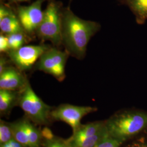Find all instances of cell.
Listing matches in <instances>:
<instances>
[{"label": "cell", "instance_id": "16", "mask_svg": "<svg viewBox=\"0 0 147 147\" xmlns=\"http://www.w3.org/2000/svg\"><path fill=\"white\" fill-rule=\"evenodd\" d=\"M9 51H14L24 46L26 42L25 32H18L8 35Z\"/></svg>", "mask_w": 147, "mask_h": 147}, {"label": "cell", "instance_id": "13", "mask_svg": "<svg viewBox=\"0 0 147 147\" xmlns=\"http://www.w3.org/2000/svg\"><path fill=\"white\" fill-rule=\"evenodd\" d=\"M20 94L17 90L0 89V111L1 112H8L18 102Z\"/></svg>", "mask_w": 147, "mask_h": 147}, {"label": "cell", "instance_id": "11", "mask_svg": "<svg viewBox=\"0 0 147 147\" xmlns=\"http://www.w3.org/2000/svg\"><path fill=\"white\" fill-rule=\"evenodd\" d=\"M105 123L103 122L97 121L84 125H81L76 131L74 132L73 136L68 140V141L71 145H73L89 137L94 135L105 126Z\"/></svg>", "mask_w": 147, "mask_h": 147}, {"label": "cell", "instance_id": "23", "mask_svg": "<svg viewBox=\"0 0 147 147\" xmlns=\"http://www.w3.org/2000/svg\"><path fill=\"white\" fill-rule=\"evenodd\" d=\"M131 147H147V144L145 143H136Z\"/></svg>", "mask_w": 147, "mask_h": 147}, {"label": "cell", "instance_id": "20", "mask_svg": "<svg viewBox=\"0 0 147 147\" xmlns=\"http://www.w3.org/2000/svg\"><path fill=\"white\" fill-rule=\"evenodd\" d=\"M9 51L8 38L5 34H1L0 35V52L1 53H8Z\"/></svg>", "mask_w": 147, "mask_h": 147}, {"label": "cell", "instance_id": "10", "mask_svg": "<svg viewBox=\"0 0 147 147\" xmlns=\"http://www.w3.org/2000/svg\"><path fill=\"white\" fill-rule=\"evenodd\" d=\"M0 29L3 34L7 36L25 32L18 16L4 5H1L0 8Z\"/></svg>", "mask_w": 147, "mask_h": 147}, {"label": "cell", "instance_id": "15", "mask_svg": "<svg viewBox=\"0 0 147 147\" xmlns=\"http://www.w3.org/2000/svg\"><path fill=\"white\" fill-rule=\"evenodd\" d=\"M23 121L30 142V147H39L40 143L39 132L36 127L33 126L29 121Z\"/></svg>", "mask_w": 147, "mask_h": 147}, {"label": "cell", "instance_id": "19", "mask_svg": "<svg viewBox=\"0 0 147 147\" xmlns=\"http://www.w3.org/2000/svg\"><path fill=\"white\" fill-rule=\"evenodd\" d=\"M46 147H73L68 140L65 141L59 138H50L47 143Z\"/></svg>", "mask_w": 147, "mask_h": 147}, {"label": "cell", "instance_id": "6", "mask_svg": "<svg viewBox=\"0 0 147 147\" xmlns=\"http://www.w3.org/2000/svg\"><path fill=\"white\" fill-rule=\"evenodd\" d=\"M50 47L46 45H25L8 54L11 62L20 71L30 70Z\"/></svg>", "mask_w": 147, "mask_h": 147}, {"label": "cell", "instance_id": "3", "mask_svg": "<svg viewBox=\"0 0 147 147\" xmlns=\"http://www.w3.org/2000/svg\"><path fill=\"white\" fill-rule=\"evenodd\" d=\"M60 8L57 2L55 1H50L44 11L42 21L36 32L39 38L49 40L56 47L62 44V11Z\"/></svg>", "mask_w": 147, "mask_h": 147}, {"label": "cell", "instance_id": "9", "mask_svg": "<svg viewBox=\"0 0 147 147\" xmlns=\"http://www.w3.org/2000/svg\"><path fill=\"white\" fill-rule=\"evenodd\" d=\"M28 81L18 69L8 66L0 73V89L21 90Z\"/></svg>", "mask_w": 147, "mask_h": 147}, {"label": "cell", "instance_id": "17", "mask_svg": "<svg viewBox=\"0 0 147 147\" xmlns=\"http://www.w3.org/2000/svg\"><path fill=\"white\" fill-rule=\"evenodd\" d=\"M13 138L10 125L1 121L0 124V143L1 145L9 141Z\"/></svg>", "mask_w": 147, "mask_h": 147}, {"label": "cell", "instance_id": "21", "mask_svg": "<svg viewBox=\"0 0 147 147\" xmlns=\"http://www.w3.org/2000/svg\"><path fill=\"white\" fill-rule=\"evenodd\" d=\"M1 147H24L21 143L18 142L14 138L5 144H1Z\"/></svg>", "mask_w": 147, "mask_h": 147}, {"label": "cell", "instance_id": "12", "mask_svg": "<svg viewBox=\"0 0 147 147\" xmlns=\"http://www.w3.org/2000/svg\"><path fill=\"white\" fill-rule=\"evenodd\" d=\"M135 16L137 24L143 25L147 21V0H122Z\"/></svg>", "mask_w": 147, "mask_h": 147}, {"label": "cell", "instance_id": "24", "mask_svg": "<svg viewBox=\"0 0 147 147\" xmlns=\"http://www.w3.org/2000/svg\"><path fill=\"white\" fill-rule=\"evenodd\" d=\"M11 1H14V2H26V1H30V0H11Z\"/></svg>", "mask_w": 147, "mask_h": 147}, {"label": "cell", "instance_id": "8", "mask_svg": "<svg viewBox=\"0 0 147 147\" xmlns=\"http://www.w3.org/2000/svg\"><path fill=\"white\" fill-rule=\"evenodd\" d=\"M44 1L37 0L31 5L18 7L17 16L26 33L32 34L36 33L42 22L44 16L42 6Z\"/></svg>", "mask_w": 147, "mask_h": 147}, {"label": "cell", "instance_id": "4", "mask_svg": "<svg viewBox=\"0 0 147 147\" xmlns=\"http://www.w3.org/2000/svg\"><path fill=\"white\" fill-rule=\"evenodd\" d=\"M18 104L28 117L35 123L40 124L47 123L51 108L37 96L28 82L20 93Z\"/></svg>", "mask_w": 147, "mask_h": 147}, {"label": "cell", "instance_id": "2", "mask_svg": "<svg viewBox=\"0 0 147 147\" xmlns=\"http://www.w3.org/2000/svg\"><path fill=\"white\" fill-rule=\"evenodd\" d=\"M110 135L124 142L147 127V114L125 112L111 118L106 123Z\"/></svg>", "mask_w": 147, "mask_h": 147}, {"label": "cell", "instance_id": "14", "mask_svg": "<svg viewBox=\"0 0 147 147\" xmlns=\"http://www.w3.org/2000/svg\"><path fill=\"white\" fill-rule=\"evenodd\" d=\"M13 138L21 143L24 147H30L26 131L24 126V121H21L10 124Z\"/></svg>", "mask_w": 147, "mask_h": 147}, {"label": "cell", "instance_id": "5", "mask_svg": "<svg viewBox=\"0 0 147 147\" xmlns=\"http://www.w3.org/2000/svg\"><path fill=\"white\" fill-rule=\"evenodd\" d=\"M67 51L50 47L43 53L35 64L36 69L51 75L58 81L65 78V67L68 57Z\"/></svg>", "mask_w": 147, "mask_h": 147}, {"label": "cell", "instance_id": "7", "mask_svg": "<svg viewBox=\"0 0 147 147\" xmlns=\"http://www.w3.org/2000/svg\"><path fill=\"white\" fill-rule=\"evenodd\" d=\"M96 111L95 107L90 106H78L64 104L59 106L51 112L54 119L63 121L71 127L73 132L81 126V121L84 116Z\"/></svg>", "mask_w": 147, "mask_h": 147}, {"label": "cell", "instance_id": "22", "mask_svg": "<svg viewBox=\"0 0 147 147\" xmlns=\"http://www.w3.org/2000/svg\"><path fill=\"white\" fill-rule=\"evenodd\" d=\"M7 67V62L5 60V58L1 57L0 59V73H1Z\"/></svg>", "mask_w": 147, "mask_h": 147}, {"label": "cell", "instance_id": "1", "mask_svg": "<svg viewBox=\"0 0 147 147\" xmlns=\"http://www.w3.org/2000/svg\"><path fill=\"white\" fill-rule=\"evenodd\" d=\"M96 22L84 20L76 16L70 8L62 11V44L69 55L79 59L84 58L89 40L100 30Z\"/></svg>", "mask_w": 147, "mask_h": 147}, {"label": "cell", "instance_id": "18", "mask_svg": "<svg viewBox=\"0 0 147 147\" xmlns=\"http://www.w3.org/2000/svg\"><path fill=\"white\" fill-rule=\"evenodd\" d=\"M122 142L110 135L98 142L93 147H119Z\"/></svg>", "mask_w": 147, "mask_h": 147}]
</instances>
